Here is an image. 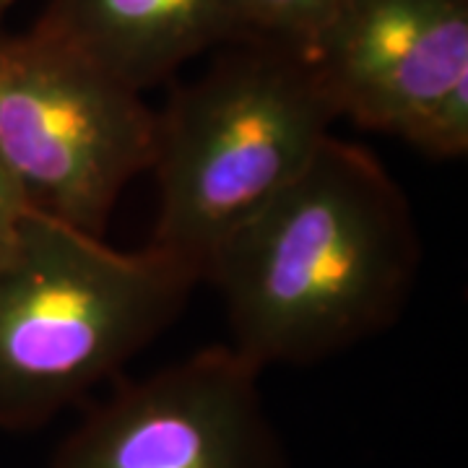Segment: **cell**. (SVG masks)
<instances>
[{
    "label": "cell",
    "mask_w": 468,
    "mask_h": 468,
    "mask_svg": "<svg viewBox=\"0 0 468 468\" xmlns=\"http://www.w3.org/2000/svg\"><path fill=\"white\" fill-rule=\"evenodd\" d=\"M411 203L383 162L328 138L211 258L232 346L258 369L313 365L393 325L417 282Z\"/></svg>",
    "instance_id": "cell-1"
},
{
    "label": "cell",
    "mask_w": 468,
    "mask_h": 468,
    "mask_svg": "<svg viewBox=\"0 0 468 468\" xmlns=\"http://www.w3.org/2000/svg\"><path fill=\"white\" fill-rule=\"evenodd\" d=\"M198 284L151 245L117 250L32 211L0 263V430L50 424L165 334Z\"/></svg>",
    "instance_id": "cell-2"
},
{
    "label": "cell",
    "mask_w": 468,
    "mask_h": 468,
    "mask_svg": "<svg viewBox=\"0 0 468 468\" xmlns=\"http://www.w3.org/2000/svg\"><path fill=\"white\" fill-rule=\"evenodd\" d=\"M335 120L304 55L232 42L156 112L151 248L206 282L218 248L313 162Z\"/></svg>",
    "instance_id": "cell-3"
},
{
    "label": "cell",
    "mask_w": 468,
    "mask_h": 468,
    "mask_svg": "<svg viewBox=\"0 0 468 468\" xmlns=\"http://www.w3.org/2000/svg\"><path fill=\"white\" fill-rule=\"evenodd\" d=\"M154 154L156 112L141 91L37 27L0 37V159L34 211L104 237Z\"/></svg>",
    "instance_id": "cell-4"
},
{
    "label": "cell",
    "mask_w": 468,
    "mask_h": 468,
    "mask_svg": "<svg viewBox=\"0 0 468 468\" xmlns=\"http://www.w3.org/2000/svg\"><path fill=\"white\" fill-rule=\"evenodd\" d=\"M307 60L338 117L435 159L468 151V0H351Z\"/></svg>",
    "instance_id": "cell-5"
},
{
    "label": "cell",
    "mask_w": 468,
    "mask_h": 468,
    "mask_svg": "<svg viewBox=\"0 0 468 468\" xmlns=\"http://www.w3.org/2000/svg\"><path fill=\"white\" fill-rule=\"evenodd\" d=\"M261 372L227 344L120 383L68 432L50 468H286Z\"/></svg>",
    "instance_id": "cell-6"
},
{
    "label": "cell",
    "mask_w": 468,
    "mask_h": 468,
    "mask_svg": "<svg viewBox=\"0 0 468 468\" xmlns=\"http://www.w3.org/2000/svg\"><path fill=\"white\" fill-rule=\"evenodd\" d=\"M34 27L141 94L234 42L232 0H48Z\"/></svg>",
    "instance_id": "cell-7"
},
{
    "label": "cell",
    "mask_w": 468,
    "mask_h": 468,
    "mask_svg": "<svg viewBox=\"0 0 468 468\" xmlns=\"http://www.w3.org/2000/svg\"><path fill=\"white\" fill-rule=\"evenodd\" d=\"M351 0H232L234 42L310 55Z\"/></svg>",
    "instance_id": "cell-8"
},
{
    "label": "cell",
    "mask_w": 468,
    "mask_h": 468,
    "mask_svg": "<svg viewBox=\"0 0 468 468\" xmlns=\"http://www.w3.org/2000/svg\"><path fill=\"white\" fill-rule=\"evenodd\" d=\"M32 206L27 201L24 190L14 180L11 169L0 159V263L16 250L27 218L32 217Z\"/></svg>",
    "instance_id": "cell-9"
},
{
    "label": "cell",
    "mask_w": 468,
    "mask_h": 468,
    "mask_svg": "<svg viewBox=\"0 0 468 468\" xmlns=\"http://www.w3.org/2000/svg\"><path fill=\"white\" fill-rule=\"evenodd\" d=\"M14 3H16V0H0V18L5 16V11H8V8H11Z\"/></svg>",
    "instance_id": "cell-10"
}]
</instances>
